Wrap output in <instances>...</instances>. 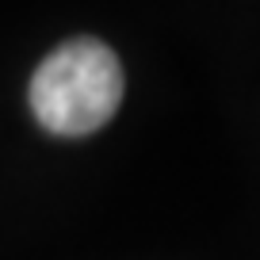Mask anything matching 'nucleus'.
<instances>
[{
	"mask_svg": "<svg viewBox=\"0 0 260 260\" xmlns=\"http://www.w3.org/2000/svg\"><path fill=\"white\" fill-rule=\"evenodd\" d=\"M122 100V65L104 42L69 39L35 69L31 111L50 134L84 138L100 130Z\"/></svg>",
	"mask_w": 260,
	"mask_h": 260,
	"instance_id": "1",
	"label": "nucleus"
}]
</instances>
